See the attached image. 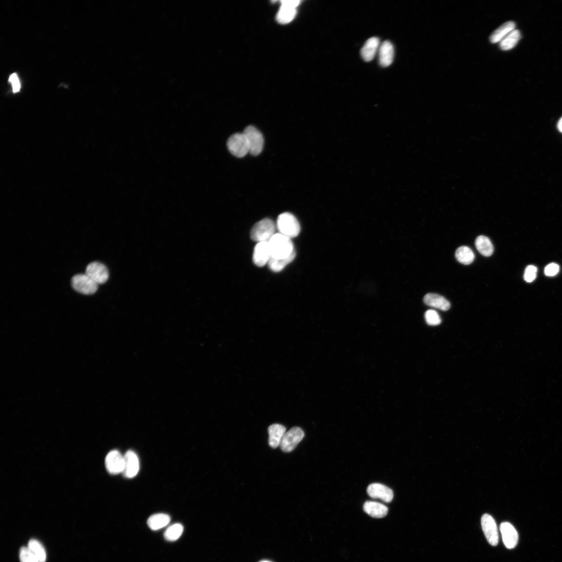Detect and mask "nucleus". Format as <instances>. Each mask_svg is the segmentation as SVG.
Instances as JSON below:
<instances>
[{
	"mask_svg": "<svg viewBox=\"0 0 562 562\" xmlns=\"http://www.w3.org/2000/svg\"><path fill=\"white\" fill-rule=\"evenodd\" d=\"M426 305L442 311H447L451 308V304L444 297L436 294L429 293L424 298Z\"/></svg>",
	"mask_w": 562,
	"mask_h": 562,
	"instance_id": "nucleus-16",
	"label": "nucleus"
},
{
	"mask_svg": "<svg viewBox=\"0 0 562 562\" xmlns=\"http://www.w3.org/2000/svg\"><path fill=\"white\" fill-rule=\"evenodd\" d=\"M379 63L381 66L386 67L390 66L394 60V48L389 41H385L379 48Z\"/></svg>",
	"mask_w": 562,
	"mask_h": 562,
	"instance_id": "nucleus-17",
	"label": "nucleus"
},
{
	"mask_svg": "<svg viewBox=\"0 0 562 562\" xmlns=\"http://www.w3.org/2000/svg\"><path fill=\"white\" fill-rule=\"evenodd\" d=\"M380 40L377 37H372L368 40L361 50L362 59L366 62L373 60L380 48Z\"/></svg>",
	"mask_w": 562,
	"mask_h": 562,
	"instance_id": "nucleus-15",
	"label": "nucleus"
},
{
	"mask_svg": "<svg viewBox=\"0 0 562 562\" xmlns=\"http://www.w3.org/2000/svg\"><path fill=\"white\" fill-rule=\"evenodd\" d=\"M475 245L478 251L485 257H490L494 253V246L489 238L481 236L476 240Z\"/></svg>",
	"mask_w": 562,
	"mask_h": 562,
	"instance_id": "nucleus-22",
	"label": "nucleus"
},
{
	"mask_svg": "<svg viewBox=\"0 0 562 562\" xmlns=\"http://www.w3.org/2000/svg\"><path fill=\"white\" fill-rule=\"evenodd\" d=\"M260 562H271V561H268V560H263V561H261Z\"/></svg>",
	"mask_w": 562,
	"mask_h": 562,
	"instance_id": "nucleus-36",
	"label": "nucleus"
},
{
	"mask_svg": "<svg viewBox=\"0 0 562 562\" xmlns=\"http://www.w3.org/2000/svg\"><path fill=\"white\" fill-rule=\"evenodd\" d=\"M139 458L136 454L129 451L124 456V467L123 474L129 478L135 476L139 471Z\"/></svg>",
	"mask_w": 562,
	"mask_h": 562,
	"instance_id": "nucleus-14",
	"label": "nucleus"
},
{
	"mask_svg": "<svg viewBox=\"0 0 562 562\" xmlns=\"http://www.w3.org/2000/svg\"><path fill=\"white\" fill-rule=\"evenodd\" d=\"M559 270V267L558 265L554 263H552L548 265L545 269V275L549 277H553L556 275Z\"/></svg>",
	"mask_w": 562,
	"mask_h": 562,
	"instance_id": "nucleus-32",
	"label": "nucleus"
},
{
	"mask_svg": "<svg viewBox=\"0 0 562 562\" xmlns=\"http://www.w3.org/2000/svg\"><path fill=\"white\" fill-rule=\"evenodd\" d=\"M537 272V269L536 267L529 266L525 271L524 280L529 283L533 282L536 278Z\"/></svg>",
	"mask_w": 562,
	"mask_h": 562,
	"instance_id": "nucleus-31",
	"label": "nucleus"
},
{
	"mask_svg": "<svg viewBox=\"0 0 562 562\" xmlns=\"http://www.w3.org/2000/svg\"><path fill=\"white\" fill-rule=\"evenodd\" d=\"M363 510L372 517L381 518L387 515L389 509L386 506L382 503L366 501L363 505Z\"/></svg>",
	"mask_w": 562,
	"mask_h": 562,
	"instance_id": "nucleus-18",
	"label": "nucleus"
},
{
	"mask_svg": "<svg viewBox=\"0 0 562 562\" xmlns=\"http://www.w3.org/2000/svg\"><path fill=\"white\" fill-rule=\"evenodd\" d=\"M269 244L272 258H287L295 250L291 239L281 234H276Z\"/></svg>",
	"mask_w": 562,
	"mask_h": 562,
	"instance_id": "nucleus-1",
	"label": "nucleus"
},
{
	"mask_svg": "<svg viewBox=\"0 0 562 562\" xmlns=\"http://www.w3.org/2000/svg\"><path fill=\"white\" fill-rule=\"evenodd\" d=\"M515 29V24L512 21L506 22L497 28L490 36L493 44L501 42L510 32Z\"/></svg>",
	"mask_w": 562,
	"mask_h": 562,
	"instance_id": "nucleus-20",
	"label": "nucleus"
},
{
	"mask_svg": "<svg viewBox=\"0 0 562 562\" xmlns=\"http://www.w3.org/2000/svg\"><path fill=\"white\" fill-rule=\"evenodd\" d=\"M227 146L230 153L237 158H243L249 153L248 143L243 132L231 135L227 141Z\"/></svg>",
	"mask_w": 562,
	"mask_h": 562,
	"instance_id": "nucleus-4",
	"label": "nucleus"
},
{
	"mask_svg": "<svg viewBox=\"0 0 562 562\" xmlns=\"http://www.w3.org/2000/svg\"><path fill=\"white\" fill-rule=\"evenodd\" d=\"M456 257L461 264L469 265L474 260L475 255L470 247L463 246L458 248L456 252Z\"/></svg>",
	"mask_w": 562,
	"mask_h": 562,
	"instance_id": "nucleus-25",
	"label": "nucleus"
},
{
	"mask_svg": "<svg viewBox=\"0 0 562 562\" xmlns=\"http://www.w3.org/2000/svg\"><path fill=\"white\" fill-rule=\"evenodd\" d=\"M170 519V517L168 515L159 513L150 516L147 523L150 529L157 531L166 527L169 524Z\"/></svg>",
	"mask_w": 562,
	"mask_h": 562,
	"instance_id": "nucleus-21",
	"label": "nucleus"
},
{
	"mask_svg": "<svg viewBox=\"0 0 562 562\" xmlns=\"http://www.w3.org/2000/svg\"><path fill=\"white\" fill-rule=\"evenodd\" d=\"M521 34L518 30L515 29L510 32L505 38L500 42V48L504 51H508L514 48L520 40Z\"/></svg>",
	"mask_w": 562,
	"mask_h": 562,
	"instance_id": "nucleus-24",
	"label": "nucleus"
},
{
	"mask_svg": "<svg viewBox=\"0 0 562 562\" xmlns=\"http://www.w3.org/2000/svg\"><path fill=\"white\" fill-rule=\"evenodd\" d=\"M86 274L98 284L105 283L109 277L107 268L99 262H93L89 264L86 268Z\"/></svg>",
	"mask_w": 562,
	"mask_h": 562,
	"instance_id": "nucleus-11",
	"label": "nucleus"
},
{
	"mask_svg": "<svg viewBox=\"0 0 562 562\" xmlns=\"http://www.w3.org/2000/svg\"><path fill=\"white\" fill-rule=\"evenodd\" d=\"M296 14V9L282 6L277 14V20L280 24H286L293 20Z\"/></svg>",
	"mask_w": 562,
	"mask_h": 562,
	"instance_id": "nucleus-27",
	"label": "nucleus"
},
{
	"mask_svg": "<svg viewBox=\"0 0 562 562\" xmlns=\"http://www.w3.org/2000/svg\"><path fill=\"white\" fill-rule=\"evenodd\" d=\"M500 529L505 546L509 549L514 548L518 541V534L514 527L509 522H503Z\"/></svg>",
	"mask_w": 562,
	"mask_h": 562,
	"instance_id": "nucleus-13",
	"label": "nucleus"
},
{
	"mask_svg": "<svg viewBox=\"0 0 562 562\" xmlns=\"http://www.w3.org/2000/svg\"><path fill=\"white\" fill-rule=\"evenodd\" d=\"M557 127L558 130L562 133V118L558 121Z\"/></svg>",
	"mask_w": 562,
	"mask_h": 562,
	"instance_id": "nucleus-35",
	"label": "nucleus"
},
{
	"mask_svg": "<svg viewBox=\"0 0 562 562\" xmlns=\"http://www.w3.org/2000/svg\"><path fill=\"white\" fill-rule=\"evenodd\" d=\"M425 318L427 323L430 325H438L441 322L439 315L434 310L428 311L425 313Z\"/></svg>",
	"mask_w": 562,
	"mask_h": 562,
	"instance_id": "nucleus-29",
	"label": "nucleus"
},
{
	"mask_svg": "<svg viewBox=\"0 0 562 562\" xmlns=\"http://www.w3.org/2000/svg\"><path fill=\"white\" fill-rule=\"evenodd\" d=\"M369 496L373 499H380L385 503H390L394 498L393 491L387 486L379 483L370 485L367 489Z\"/></svg>",
	"mask_w": 562,
	"mask_h": 562,
	"instance_id": "nucleus-10",
	"label": "nucleus"
},
{
	"mask_svg": "<svg viewBox=\"0 0 562 562\" xmlns=\"http://www.w3.org/2000/svg\"><path fill=\"white\" fill-rule=\"evenodd\" d=\"M481 524L487 541L491 545L496 546L499 542V534L494 518L488 514H485L481 517Z\"/></svg>",
	"mask_w": 562,
	"mask_h": 562,
	"instance_id": "nucleus-8",
	"label": "nucleus"
},
{
	"mask_svg": "<svg viewBox=\"0 0 562 562\" xmlns=\"http://www.w3.org/2000/svg\"><path fill=\"white\" fill-rule=\"evenodd\" d=\"M277 226L270 219L265 218L256 223L250 231V238L254 241H269L276 234Z\"/></svg>",
	"mask_w": 562,
	"mask_h": 562,
	"instance_id": "nucleus-2",
	"label": "nucleus"
},
{
	"mask_svg": "<svg viewBox=\"0 0 562 562\" xmlns=\"http://www.w3.org/2000/svg\"><path fill=\"white\" fill-rule=\"evenodd\" d=\"M296 255V253L295 250L287 258L277 259L272 257L268 263L269 267L274 272H280L294 260Z\"/></svg>",
	"mask_w": 562,
	"mask_h": 562,
	"instance_id": "nucleus-23",
	"label": "nucleus"
},
{
	"mask_svg": "<svg viewBox=\"0 0 562 562\" xmlns=\"http://www.w3.org/2000/svg\"><path fill=\"white\" fill-rule=\"evenodd\" d=\"M281 3L283 6L296 9L299 5L300 3H301V2L297 1V0H296H296L295 1L287 0V1H282Z\"/></svg>",
	"mask_w": 562,
	"mask_h": 562,
	"instance_id": "nucleus-34",
	"label": "nucleus"
},
{
	"mask_svg": "<svg viewBox=\"0 0 562 562\" xmlns=\"http://www.w3.org/2000/svg\"><path fill=\"white\" fill-rule=\"evenodd\" d=\"M305 436L304 432L298 427L291 429L284 434L280 444L282 451L284 453H290L294 451L298 443Z\"/></svg>",
	"mask_w": 562,
	"mask_h": 562,
	"instance_id": "nucleus-6",
	"label": "nucleus"
},
{
	"mask_svg": "<svg viewBox=\"0 0 562 562\" xmlns=\"http://www.w3.org/2000/svg\"><path fill=\"white\" fill-rule=\"evenodd\" d=\"M38 562H46L47 554L45 549L42 544L35 539L30 540L27 547Z\"/></svg>",
	"mask_w": 562,
	"mask_h": 562,
	"instance_id": "nucleus-26",
	"label": "nucleus"
},
{
	"mask_svg": "<svg viewBox=\"0 0 562 562\" xmlns=\"http://www.w3.org/2000/svg\"><path fill=\"white\" fill-rule=\"evenodd\" d=\"M243 133L247 138L249 147V153L254 156L259 155L264 145V139L261 133L255 127L249 126L246 127Z\"/></svg>",
	"mask_w": 562,
	"mask_h": 562,
	"instance_id": "nucleus-5",
	"label": "nucleus"
},
{
	"mask_svg": "<svg viewBox=\"0 0 562 562\" xmlns=\"http://www.w3.org/2000/svg\"><path fill=\"white\" fill-rule=\"evenodd\" d=\"M272 258L269 241L258 242L254 250L253 260L258 267L265 266Z\"/></svg>",
	"mask_w": 562,
	"mask_h": 562,
	"instance_id": "nucleus-9",
	"label": "nucleus"
},
{
	"mask_svg": "<svg viewBox=\"0 0 562 562\" xmlns=\"http://www.w3.org/2000/svg\"><path fill=\"white\" fill-rule=\"evenodd\" d=\"M21 562H38L37 559L28 547H23L20 552Z\"/></svg>",
	"mask_w": 562,
	"mask_h": 562,
	"instance_id": "nucleus-30",
	"label": "nucleus"
},
{
	"mask_svg": "<svg viewBox=\"0 0 562 562\" xmlns=\"http://www.w3.org/2000/svg\"><path fill=\"white\" fill-rule=\"evenodd\" d=\"M183 532V527L182 525L179 523L175 524L167 529L165 532L164 537L168 541H174L181 537Z\"/></svg>",
	"mask_w": 562,
	"mask_h": 562,
	"instance_id": "nucleus-28",
	"label": "nucleus"
},
{
	"mask_svg": "<svg viewBox=\"0 0 562 562\" xmlns=\"http://www.w3.org/2000/svg\"><path fill=\"white\" fill-rule=\"evenodd\" d=\"M9 82L12 85L13 92L14 93L19 92L21 89V84L17 74H12L10 77Z\"/></svg>",
	"mask_w": 562,
	"mask_h": 562,
	"instance_id": "nucleus-33",
	"label": "nucleus"
},
{
	"mask_svg": "<svg viewBox=\"0 0 562 562\" xmlns=\"http://www.w3.org/2000/svg\"><path fill=\"white\" fill-rule=\"evenodd\" d=\"M276 226L280 234L290 239L297 237L301 232V226L298 220L289 212H284L279 216Z\"/></svg>",
	"mask_w": 562,
	"mask_h": 562,
	"instance_id": "nucleus-3",
	"label": "nucleus"
},
{
	"mask_svg": "<svg viewBox=\"0 0 562 562\" xmlns=\"http://www.w3.org/2000/svg\"><path fill=\"white\" fill-rule=\"evenodd\" d=\"M105 466L108 472L111 474L123 473L124 456L118 451L110 452L106 457Z\"/></svg>",
	"mask_w": 562,
	"mask_h": 562,
	"instance_id": "nucleus-12",
	"label": "nucleus"
},
{
	"mask_svg": "<svg viewBox=\"0 0 562 562\" xmlns=\"http://www.w3.org/2000/svg\"><path fill=\"white\" fill-rule=\"evenodd\" d=\"M71 285L75 290L84 295L93 294L98 289V284L86 274L73 276Z\"/></svg>",
	"mask_w": 562,
	"mask_h": 562,
	"instance_id": "nucleus-7",
	"label": "nucleus"
},
{
	"mask_svg": "<svg viewBox=\"0 0 562 562\" xmlns=\"http://www.w3.org/2000/svg\"><path fill=\"white\" fill-rule=\"evenodd\" d=\"M286 433V428L282 425L274 424L268 428L269 444L273 448L280 445L282 438Z\"/></svg>",
	"mask_w": 562,
	"mask_h": 562,
	"instance_id": "nucleus-19",
	"label": "nucleus"
}]
</instances>
